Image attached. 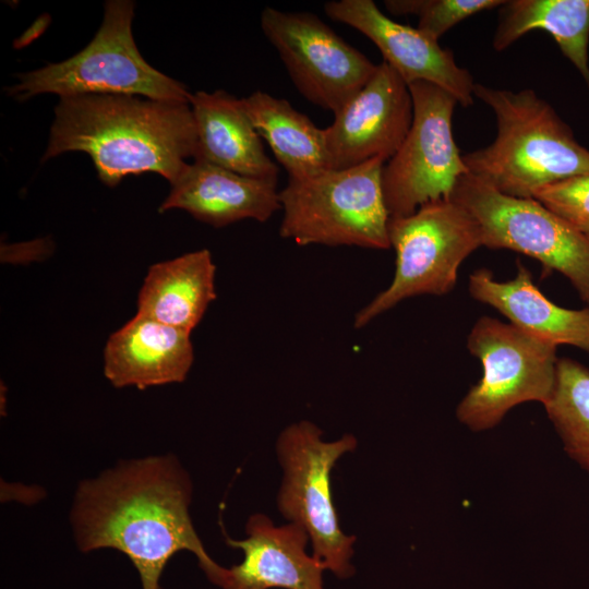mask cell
<instances>
[{
	"instance_id": "obj_16",
	"label": "cell",
	"mask_w": 589,
	"mask_h": 589,
	"mask_svg": "<svg viewBox=\"0 0 589 589\" xmlns=\"http://www.w3.org/2000/svg\"><path fill=\"white\" fill-rule=\"evenodd\" d=\"M191 333L135 315L111 334L104 349V374L115 387L183 382L193 364Z\"/></svg>"
},
{
	"instance_id": "obj_1",
	"label": "cell",
	"mask_w": 589,
	"mask_h": 589,
	"mask_svg": "<svg viewBox=\"0 0 589 589\" xmlns=\"http://www.w3.org/2000/svg\"><path fill=\"white\" fill-rule=\"evenodd\" d=\"M191 493L187 471L170 455L122 461L77 488L71 513L76 544L83 552L109 548L124 553L142 589H161L167 562L189 551L219 587L226 567L213 561L196 533Z\"/></svg>"
},
{
	"instance_id": "obj_22",
	"label": "cell",
	"mask_w": 589,
	"mask_h": 589,
	"mask_svg": "<svg viewBox=\"0 0 589 589\" xmlns=\"http://www.w3.org/2000/svg\"><path fill=\"white\" fill-rule=\"evenodd\" d=\"M543 406L566 453L589 472V369L560 358L553 394Z\"/></svg>"
},
{
	"instance_id": "obj_10",
	"label": "cell",
	"mask_w": 589,
	"mask_h": 589,
	"mask_svg": "<svg viewBox=\"0 0 589 589\" xmlns=\"http://www.w3.org/2000/svg\"><path fill=\"white\" fill-rule=\"evenodd\" d=\"M408 87L412 123L382 171L389 217L408 216L429 202L449 200L458 179L469 173L453 134L456 98L428 82Z\"/></svg>"
},
{
	"instance_id": "obj_6",
	"label": "cell",
	"mask_w": 589,
	"mask_h": 589,
	"mask_svg": "<svg viewBox=\"0 0 589 589\" xmlns=\"http://www.w3.org/2000/svg\"><path fill=\"white\" fill-rule=\"evenodd\" d=\"M388 238L396 254L394 278L358 311L356 328L405 299L447 294L456 286L461 263L483 247L478 221L452 199L429 202L408 216L389 217Z\"/></svg>"
},
{
	"instance_id": "obj_18",
	"label": "cell",
	"mask_w": 589,
	"mask_h": 589,
	"mask_svg": "<svg viewBox=\"0 0 589 589\" xmlns=\"http://www.w3.org/2000/svg\"><path fill=\"white\" fill-rule=\"evenodd\" d=\"M190 106L197 133L195 158L243 176L277 180L278 167L267 156L241 99L225 91H200L191 95Z\"/></svg>"
},
{
	"instance_id": "obj_19",
	"label": "cell",
	"mask_w": 589,
	"mask_h": 589,
	"mask_svg": "<svg viewBox=\"0 0 589 589\" xmlns=\"http://www.w3.org/2000/svg\"><path fill=\"white\" fill-rule=\"evenodd\" d=\"M216 265L207 249L152 265L137 296V315L191 333L216 299Z\"/></svg>"
},
{
	"instance_id": "obj_4",
	"label": "cell",
	"mask_w": 589,
	"mask_h": 589,
	"mask_svg": "<svg viewBox=\"0 0 589 589\" xmlns=\"http://www.w3.org/2000/svg\"><path fill=\"white\" fill-rule=\"evenodd\" d=\"M134 3L111 0L92 41L73 57L19 74L8 93L19 100L50 93L77 95H132L155 100L190 104L187 87L154 69L141 56L132 36Z\"/></svg>"
},
{
	"instance_id": "obj_2",
	"label": "cell",
	"mask_w": 589,
	"mask_h": 589,
	"mask_svg": "<svg viewBox=\"0 0 589 589\" xmlns=\"http://www.w3.org/2000/svg\"><path fill=\"white\" fill-rule=\"evenodd\" d=\"M68 152L89 155L108 187L142 172L172 184L197 153L191 106L132 95L62 97L41 161Z\"/></svg>"
},
{
	"instance_id": "obj_12",
	"label": "cell",
	"mask_w": 589,
	"mask_h": 589,
	"mask_svg": "<svg viewBox=\"0 0 589 589\" xmlns=\"http://www.w3.org/2000/svg\"><path fill=\"white\" fill-rule=\"evenodd\" d=\"M413 117L408 85L386 62L324 129L329 170L374 158L389 160L406 139Z\"/></svg>"
},
{
	"instance_id": "obj_24",
	"label": "cell",
	"mask_w": 589,
	"mask_h": 589,
	"mask_svg": "<svg viewBox=\"0 0 589 589\" xmlns=\"http://www.w3.org/2000/svg\"><path fill=\"white\" fill-rule=\"evenodd\" d=\"M532 199L577 228L589 219V172L548 184Z\"/></svg>"
},
{
	"instance_id": "obj_8",
	"label": "cell",
	"mask_w": 589,
	"mask_h": 589,
	"mask_svg": "<svg viewBox=\"0 0 589 589\" xmlns=\"http://www.w3.org/2000/svg\"><path fill=\"white\" fill-rule=\"evenodd\" d=\"M467 348L483 368L456 411L469 429H491L513 407L526 401L545 405L552 396L560 359L554 344L484 315L472 326Z\"/></svg>"
},
{
	"instance_id": "obj_9",
	"label": "cell",
	"mask_w": 589,
	"mask_h": 589,
	"mask_svg": "<svg viewBox=\"0 0 589 589\" xmlns=\"http://www.w3.org/2000/svg\"><path fill=\"white\" fill-rule=\"evenodd\" d=\"M452 200L478 221L482 245L534 259L558 272L589 308V239L534 199L505 195L470 173L461 176Z\"/></svg>"
},
{
	"instance_id": "obj_15",
	"label": "cell",
	"mask_w": 589,
	"mask_h": 589,
	"mask_svg": "<svg viewBox=\"0 0 589 589\" xmlns=\"http://www.w3.org/2000/svg\"><path fill=\"white\" fill-rule=\"evenodd\" d=\"M180 208L213 227L268 220L281 209L277 180L243 176L195 158L171 184L159 213Z\"/></svg>"
},
{
	"instance_id": "obj_3",
	"label": "cell",
	"mask_w": 589,
	"mask_h": 589,
	"mask_svg": "<svg viewBox=\"0 0 589 589\" xmlns=\"http://www.w3.org/2000/svg\"><path fill=\"white\" fill-rule=\"evenodd\" d=\"M473 95L493 111L496 136L462 155L470 175L505 195L532 199L548 184L589 172V149L533 89L476 83Z\"/></svg>"
},
{
	"instance_id": "obj_5",
	"label": "cell",
	"mask_w": 589,
	"mask_h": 589,
	"mask_svg": "<svg viewBox=\"0 0 589 589\" xmlns=\"http://www.w3.org/2000/svg\"><path fill=\"white\" fill-rule=\"evenodd\" d=\"M382 158L303 181L288 180L279 191V235L297 244L390 248Z\"/></svg>"
},
{
	"instance_id": "obj_7",
	"label": "cell",
	"mask_w": 589,
	"mask_h": 589,
	"mask_svg": "<svg viewBox=\"0 0 589 589\" xmlns=\"http://www.w3.org/2000/svg\"><path fill=\"white\" fill-rule=\"evenodd\" d=\"M356 446L357 440L351 434L333 442L323 441L320 428L306 420L287 426L276 445L284 470L278 509L287 520L305 529L312 555L339 579L354 574L351 557L356 537L340 529L332 497L330 472L337 460Z\"/></svg>"
},
{
	"instance_id": "obj_13",
	"label": "cell",
	"mask_w": 589,
	"mask_h": 589,
	"mask_svg": "<svg viewBox=\"0 0 589 589\" xmlns=\"http://www.w3.org/2000/svg\"><path fill=\"white\" fill-rule=\"evenodd\" d=\"M324 11L366 36L408 86L428 82L448 92L464 107L473 104L476 83L470 72L457 64L449 49L417 27L395 22L372 0L328 1Z\"/></svg>"
},
{
	"instance_id": "obj_11",
	"label": "cell",
	"mask_w": 589,
	"mask_h": 589,
	"mask_svg": "<svg viewBox=\"0 0 589 589\" xmlns=\"http://www.w3.org/2000/svg\"><path fill=\"white\" fill-rule=\"evenodd\" d=\"M261 28L299 93L334 115L376 71L377 64L313 13L266 7L261 13Z\"/></svg>"
},
{
	"instance_id": "obj_21",
	"label": "cell",
	"mask_w": 589,
	"mask_h": 589,
	"mask_svg": "<svg viewBox=\"0 0 589 589\" xmlns=\"http://www.w3.org/2000/svg\"><path fill=\"white\" fill-rule=\"evenodd\" d=\"M549 33L589 89V0H510L501 9L493 48L503 51L527 33Z\"/></svg>"
},
{
	"instance_id": "obj_20",
	"label": "cell",
	"mask_w": 589,
	"mask_h": 589,
	"mask_svg": "<svg viewBox=\"0 0 589 589\" xmlns=\"http://www.w3.org/2000/svg\"><path fill=\"white\" fill-rule=\"evenodd\" d=\"M241 103L289 180L303 181L329 170L324 129L287 99L255 91Z\"/></svg>"
},
{
	"instance_id": "obj_23",
	"label": "cell",
	"mask_w": 589,
	"mask_h": 589,
	"mask_svg": "<svg viewBox=\"0 0 589 589\" xmlns=\"http://www.w3.org/2000/svg\"><path fill=\"white\" fill-rule=\"evenodd\" d=\"M504 0H386L394 15H416L417 28L438 41L452 27L481 11L502 7Z\"/></svg>"
},
{
	"instance_id": "obj_25",
	"label": "cell",
	"mask_w": 589,
	"mask_h": 589,
	"mask_svg": "<svg viewBox=\"0 0 589 589\" xmlns=\"http://www.w3.org/2000/svg\"><path fill=\"white\" fill-rule=\"evenodd\" d=\"M577 228L589 239V219Z\"/></svg>"
},
{
	"instance_id": "obj_17",
	"label": "cell",
	"mask_w": 589,
	"mask_h": 589,
	"mask_svg": "<svg viewBox=\"0 0 589 589\" xmlns=\"http://www.w3.org/2000/svg\"><path fill=\"white\" fill-rule=\"evenodd\" d=\"M468 291L520 329L555 346L569 345L589 353V308L557 305L536 286L520 262L515 278L507 281L496 280L488 268L476 269L469 275Z\"/></svg>"
},
{
	"instance_id": "obj_14",
	"label": "cell",
	"mask_w": 589,
	"mask_h": 589,
	"mask_svg": "<svg viewBox=\"0 0 589 589\" xmlns=\"http://www.w3.org/2000/svg\"><path fill=\"white\" fill-rule=\"evenodd\" d=\"M247 538H227L228 545L240 549L243 560L226 572L221 589H325V566L306 553L309 536L294 522L280 527L263 514H254L247 524Z\"/></svg>"
}]
</instances>
